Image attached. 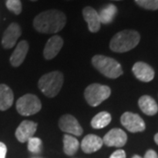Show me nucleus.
<instances>
[{
	"label": "nucleus",
	"mask_w": 158,
	"mask_h": 158,
	"mask_svg": "<svg viewBox=\"0 0 158 158\" xmlns=\"http://www.w3.org/2000/svg\"><path fill=\"white\" fill-rule=\"evenodd\" d=\"M66 25V15L59 10H48L34 19L35 30L41 34H56Z\"/></svg>",
	"instance_id": "1"
},
{
	"label": "nucleus",
	"mask_w": 158,
	"mask_h": 158,
	"mask_svg": "<svg viewBox=\"0 0 158 158\" xmlns=\"http://www.w3.org/2000/svg\"><path fill=\"white\" fill-rule=\"evenodd\" d=\"M140 39V34L135 30H123L112 38L110 48L116 53H125L135 48L139 44Z\"/></svg>",
	"instance_id": "2"
},
{
	"label": "nucleus",
	"mask_w": 158,
	"mask_h": 158,
	"mask_svg": "<svg viewBox=\"0 0 158 158\" xmlns=\"http://www.w3.org/2000/svg\"><path fill=\"white\" fill-rule=\"evenodd\" d=\"M63 74L60 71H52L43 75L38 82L40 91L48 98H54L60 92L63 85Z\"/></svg>",
	"instance_id": "3"
},
{
	"label": "nucleus",
	"mask_w": 158,
	"mask_h": 158,
	"mask_svg": "<svg viewBox=\"0 0 158 158\" xmlns=\"http://www.w3.org/2000/svg\"><path fill=\"white\" fill-rule=\"evenodd\" d=\"M91 62L93 66L108 78H117L123 74L121 65L111 57L97 55L92 57Z\"/></svg>",
	"instance_id": "4"
},
{
	"label": "nucleus",
	"mask_w": 158,
	"mask_h": 158,
	"mask_svg": "<svg viewBox=\"0 0 158 158\" xmlns=\"http://www.w3.org/2000/svg\"><path fill=\"white\" fill-rule=\"evenodd\" d=\"M111 95V89L106 85L91 84L85 90V98L90 106H98Z\"/></svg>",
	"instance_id": "5"
},
{
	"label": "nucleus",
	"mask_w": 158,
	"mask_h": 158,
	"mask_svg": "<svg viewBox=\"0 0 158 158\" xmlns=\"http://www.w3.org/2000/svg\"><path fill=\"white\" fill-rule=\"evenodd\" d=\"M18 113L22 116H30L39 113L41 109V102L34 94H26L20 97L16 103Z\"/></svg>",
	"instance_id": "6"
},
{
	"label": "nucleus",
	"mask_w": 158,
	"mask_h": 158,
	"mask_svg": "<svg viewBox=\"0 0 158 158\" xmlns=\"http://www.w3.org/2000/svg\"><path fill=\"white\" fill-rule=\"evenodd\" d=\"M120 122L125 128L131 133L142 132L146 128L144 120L140 115L130 112H126L120 118Z\"/></svg>",
	"instance_id": "7"
},
{
	"label": "nucleus",
	"mask_w": 158,
	"mask_h": 158,
	"mask_svg": "<svg viewBox=\"0 0 158 158\" xmlns=\"http://www.w3.org/2000/svg\"><path fill=\"white\" fill-rule=\"evenodd\" d=\"M59 127L64 133L76 136L82 135L83 128L77 119L70 114H64L59 119Z\"/></svg>",
	"instance_id": "8"
},
{
	"label": "nucleus",
	"mask_w": 158,
	"mask_h": 158,
	"mask_svg": "<svg viewBox=\"0 0 158 158\" xmlns=\"http://www.w3.org/2000/svg\"><path fill=\"white\" fill-rule=\"evenodd\" d=\"M102 140L103 143L108 147L121 148L127 143V135L122 129L113 128L110 130Z\"/></svg>",
	"instance_id": "9"
},
{
	"label": "nucleus",
	"mask_w": 158,
	"mask_h": 158,
	"mask_svg": "<svg viewBox=\"0 0 158 158\" xmlns=\"http://www.w3.org/2000/svg\"><path fill=\"white\" fill-rule=\"evenodd\" d=\"M37 130V123L32 120H23L18 127L15 132V136L17 140L21 143L27 142L30 138L34 137Z\"/></svg>",
	"instance_id": "10"
},
{
	"label": "nucleus",
	"mask_w": 158,
	"mask_h": 158,
	"mask_svg": "<svg viewBox=\"0 0 158 158\" xmlns=\"http://www.w3.org/2000/svg\"><path fill=\"white\" fill-rule=\"evenodd\" d=\"M20 35H21V28L19 25L17 23H11L4 33L2 38V46L6 49L13 48L16 44L18 39L20 37Z\"/></svg>",
	"instance_id": "11"
},
{
	"label": "nucleus",
	"mask_w": 158,
	"mask_h": 158,
	"mask_svg": "<svg viewBox=\"0 0 158 158\" xmlns=\"http://www.w3.org/2000/svg\"><path fill=\"white\" fill-rule=\"evenodd\" d=\"M63 46V40L59 35H54L46 43L43 56L46 60H52L58 55Z\"/></svg>",
	"instance_id": "12"
},
{
	"label": "nucleus",
	"mask_w": 158,
	"mask_h": 158,
	"mask_svg": "<svg viewBox=\"0 0 158 158\" xmlns=\"http://www.w3.org/2000/svg\"><path fill=\"white\" fill-rule=\"evenodd\" d=\"M132 70L136 78L145 83L152 81L155 77L154 69L145 62H138L135 63Z\"/></svg>",
	"instance_id": "13"
},
{
	"label": "nucleus",
	"mask_w": 158,
	"mask_h": 158,
	"mask_svg": "<svg viewBox=\"0 0 158 158\" xmlns=\"http://www.w3.org/2000/svg\"><path fill=\"white\" fill-rule=\"evenodd\" d=\"M83 16L88 24V28L91 33H97L99 31L101 22L99 19L98 12L90 6H86L83 10Z\"/></svg>",
	"instance_id": "14"
},
{
	"label": "nucleus",
	"mask_w": 158,
	"mask_h": 158,
	"mask_svg": "<svg viewBox=\"0 0 158 158\" xmlns=\"http://www.w3.org/2000/svg\"><path fill=\"white\" fill-rule=\"evenodd\" d=\"M29 49V44L27 40H21L18 43L15 50L12 52L10 57V62L13 67H19L25 61Z\"/></svg>",
	"instance_id": "15"
},
{
	"label": "nucleus",
	"mask_w": 158,
	"mask_h": 158,
	"mask_svg": "<svg viewBox=\"0 0 158 158\" xmlns=\"http://www.w3.org/2000/svg\"><path fill=\"white\" fill-rule=\"evenodd\" d=\"M103 144V140L99 136L87 135L81 142V148L86 154H91L99 150Z\"/></svg>",
	"instance_id": "16"
},
{
	"label": "nucleus",
	"mask_w": 158,
	"mask_h": 158,
	"mask_svg": "<svg viewBox=\"0 0 158 158\" xmlns=\"http://www.w3.org/2000/svg\"><path fill=\"white\" fill-rule=\"evenodd\" d=\"M139 107L141 110L142 113H144L147 115L153 116L158 112V106L156 100L150 96L144 95L139 98Z\"/></svg>",
	"instance_id": "17"
},
{
	"label": "nucleus",
	"mask_w": 158,
	"mask_h": 158,
	"mask_svg": "<svg viewBox=\"0 0 158 158\" xmlns=\"http://www.w3.org/2000/svg\"><path fill=\"white\" fill-rule=\"evenodd\" d=\"M13 92L8 85H0V111H6L13 104Z\"/></svg>",
	"instance_id": "18"
},
{
	"label": "nucleus",
	"mask_w": 158,
	"mask_h": 158,
	"mask_svg": "<svg viewBox=\"0 0 158 158\" xmlns=\"http://www.w3.org/2000/svg\"><path fill=\"white\" fill-rule=\"evenodd\" d=\"M117 12H118V9L113 4H109L104 6L98 12V16H99L101 24L107 25L113 22Z\"/></svg>",
	"instance_id": "19"
},
{
	"label": "nucleus",
	"mask_w": 158,
	"mask_h": 158,
	"mask_svg": "<svg viewBox=\"0 0 158 158\" xmlns=\"http://www.w3.org/2000/svg\"><path fill=\"white\" fill-rule=\"evenodd\" d=\"M112 116L110 113L107 112H100L92 118L90 125L95 129H101L110 124Z\"/></svg>",
	"instance_id": "20"
},
{
	"label": "nucleus",
	"mask_w": 158,
	"mask_h": 158,
	"mask_svg": "<svg viewBox=\"0 0 158 158\" xmlns=\"http://www.w3.org/2000/svg\"><path fill=\"white\" fill-rule=\"evenodd\" d=\"M79 148V141L77 138L69 135L63 136V151L67 156H74Z\"/></svg>",
	"instance_id": "21"
},
{
	"label": "nucleus",
	"mask_w": 158,
	"mask_h": 158,
	"mask_svg": "<svg viewBox=\"0 0 158 158\" xmlns=\"http://www.w3.org/2000/svg\"><path fill=\"white\" fill-rule=\"evenodd\" d=\"M27 148L33 154H40L42 149V141L38 137H32L27 141Z\"/></svg>",
	"instance_id": "22"
},
{
	"label": "nucleus",
	"mask_w": 158,
	"mask_h": 158,
	"mask_svg": "<svg viewBox=\"0 0 158 158\" xmlns=\"http://www.w3.org/2000/svg\"><path fill=\"white\" fill-rule=\"evenodd\" d=\"M135 3L141 8L146 10H158V0H135Z\"/></svg>",
	"instance_id": "23"
},
{
	"label": "nucleus",
	"mask_w": 158,
	"mask_h": 158,
	"mask_svg": "<svg viewBox=\"0 0 158 158\" xmlns=\"http://www.w3.org/2000/svg\"><path fill=\"white\" fill-rule=\"evenodd\" d=\"M6 7L9 11L19 15L22 11V5L20 0H6Z\"/></svg>",
	"instance_id": "24"
},
{
	"label": "nucleus",
	"mask_w": 158,
	"mask_h": 158,
	"mask_svg": "<svg viewBox=\"0 0 158 158\" xmlns=\"http://www.w3.org/2000/svg\"><path fill=\"white\" fill-rule=\"evenodd\" d=\"M109 158H126V152L123 149H118L114 151Z\"/></svg>",
	"instance_id": "25"
},
{
	"label": "nucleus",
	"mask_w": 158,
	"mask_h": 158,
	"mask_svg": "<svg viewBox=\"0 0 158 158\" xmlns=\"http://www.w3.org/2000/svg\"><path fill=\"white\" fill-rule=\"evenodd\" d=\"M6 153H7V148L6 144L0 142V158H6Z\"/></svg>",
	"instance_id": "26"
},
{
	"label": "nucleus",
	"mask_w": 158,
	"mask_h": 158,
	"mask_svg": "<svg viewBox=\"0 0 158 158\" xmlns=\"http://www.w3.org/2000/svg\"><path fill=\"white\" fill-rule=\"evenodd\" d=\"M143 158H158V155L155 150L149 149V150H148L147 152H146Z\"/></svg>",
	"instance_id": "27"
},
{
	"label": "nucleus",
	"mask_w": 158,
	"mask_h": 158,
	"mask_svg": "<svg viewBox=\"0 0 158 158\" xmlns=\"http://www.w3.org/2000/svg\"><path fill=\"white\" fill-rule=\"evenodd\" d=\"M154 139H155V141H156V143L158 145V133L157 134H156V135L154 137Z\"/></svg>",
	"instance_id": "28"
},
{
	"label": "nucleus",
	"mask_w": 158,
	"mask_h": 158,
	"mask_svg": "<svg viewBox=\"0 0 158 158\" xmlns=\"http://www.w3.org/2000/svg\"><path fill=\"white\" fill-rule=\"evenodd\" d=\"M132 158H142V157L140 156H138V155H135V156H134Z\"/></svg>",
	"instance_id": "29"
},
{
	"label": "nucleus",
	"mask_w": 158,
	"mask_h": 158,
	"mask_svg": "<svg viewBox=\"0 0 158 158\" xmlns=\"http://www.w3.org/2000/svg\"><path fill=\"white\" fill-rule=\"evenodd\" d=\"M32 158H43V157H40V156H33Z\"/></svg>",
	"instance_id": "30"
},
{
	"label": "nucleus",
	"mask_w": 158,
	"mask_h": 158,
	"mask_svg": "<svg viewBox=\"0 0 158 158\" xmlns=\"http://www.w3.org/2000/svg\"><path fill=\"white\" fill-rule=\"evenodd\" d=\"M32 1H37V0H32Z\"/></svg>",
	"instance_id": "31"
},
{
	"label": "nucleus",
	"mask_w": 158,
	"mask_h": 158,
	"mask_svg": "<svg viewBox=\"0 0 158 158\" xmlns=\"http://www.w3.org/2000/svg\"><path fill=\"white\" fill-rule=\"evenodd\" d=\"M115 1H119V0H115Z\"/></svg>",
	"instance_id": "32"
}]
</instances>
